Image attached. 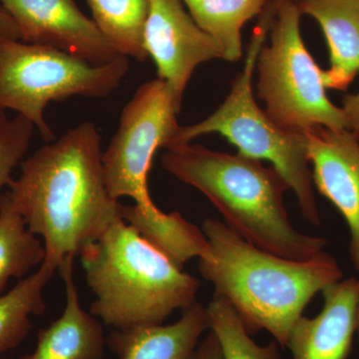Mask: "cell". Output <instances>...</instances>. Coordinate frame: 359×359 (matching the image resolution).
<instances>
[{"label":"cell","mask_w":359,"mask_h":359,"mask_svg":"<svg viewBox=\"0 0 359 359\" xmlns=\"http://www.w3.org/2000/svg\"><path fill=\"white\" fill-rule=\"evenodd\" d=\"M273 13V1H269L252 30L244 67L233 81L226 100L203 121L181 126L173 148L189 144L203 135H222L238 149L240 154L271 162V167L282 175L294 192L302 217L309 224L320 226V212L314 197L304 135L285 129L273 121L257 105L252 94V75L257 56L269 36Z\"/></svg>","instance_id":"5"},{"label":"cell","mask_w":359,"mask_h":359,"mask_svg":"<svg viewBox=\"0 0 359 359\" xmlns=\"http://www.w3.org/2000/svg\"><path fill=\"white\" fill-rule=\"evenodd\" d=\"M45 259L43 242L32 233L8 192L0 196V294L9 280H22Z\"/></svg>","instance_id":"18"},{"label":"cell","mask_w":359,"mask_h":359,"mask_svg":"<svg viewBox=\"0 0 359 359\" xmlns=\"http://www.w3.org/2000/svg\"><path fill=\"white\" fill-rule=\"evenodd\" d=\"M102 152L95 125L81 123L23 160L8 184L14 207L43 242V263L56 271L122 218V204L106 186Z\"/></svg>","instance_id":"1"},{"label":"cell","mask_w":359,"mask_h":359,"mask_svg":"<svg viewBox=\"0 0 359 359\" xmlns=\"http://www.w3.org/2000/svg\"><path fill=\"white\" fill-rule=\"evenodd\" d=\"M121 216L142 238L180 269H183L190 259H203L209 255L205 233L178 212L167 214L159 208L143 211L135 204L122 205Z\"/></svg>","instance_id":"16"},{"label":"cell","mask_w":359,"mask_h":359,"mask_svg":"<svg viewBox=\"0 0 359 359\" xmlns=\"http://www.w3.org/2000/svg\"><path fill=\"white\" fill-rule=\"evenodd\" d=\"M55 273V269L43 263L0 294V354L20 346L32 330V316L44 313V289Z\"/></svg>","instance_id":"19"},{"label":"cell","mask_w":359,"mask_h":359,"mask_svg":"<svg viewBox=\"0 0 359 359\" xmlns=\"http://www.w3.org/2000/svg\"><path fill=\"white\" fill-rule=\"evenodd\" d=\"M202 231L210 252L199 259L201 276L230 302L250 334L266 330L282 347L309 302L342 280L339 263L325 250L294 261L250 244L219 219H205Z\"/></svg>","instance_id":"2"},{"label":"cell","mask_w":359,"mask_h":359,"mask_svg":"<svg viewBox=\"0 0 359 359\" xmlns=\"http://www.w3.org/2000/svg\"><path fill=\"white\" fill-rule=\"evenodd\" d=\"M193 359H223L218 339L211 330L201 339Z\"/></svg>","instance_id":"24"},{"label":"cell","mask_w":359,"mask_h":359,"mask_svg":"<svg viewBox=\"0 0 359 359\" xmlns=\"http://www.w3.org/2000/svg\"><path fill=\"white\" fill-rule=\"evenodd\" d=\"M302 14L320 26L330 68L323 70L325 88L346 90L359 73V0H301Z\"/></svg>","instance_id":"15"},{"label":"cell","mask_w":359,"mask_h":359,"mask_svg":"<svg viewBox=\"0 0 359 359\" xmlns=\"http://www.w3.org/2000/svg\"><path fill=\"white\" fill-rule=\"evenodd\" d=\"M302 135L314 186L348 224L351 261L359 271V140L348 129L323 126Z\"/></svg>","instance_id":"11"},{"label":"cell","mask_w":359,"mask_h":359,"mask_svg":"<svg viewBox=\"0 0 359 359\" xmlns=\"http://www.w3.org/2000/svg\"><path fill=\"white\" fill-rule=\"evenodd\" d=\"M342 103L341 109L346 116L347 129L353 132L359 140V91L344 97Z\"/></svg>","instance_id":"23"},{"label":"cell","mask_w":359,"mask_h":359,"mask_svg":"<svg viewBox=\"0 0 359 359\" xmlns=\"http://www.w3.org/2000/svg\"><path fill=\"white\" fill-rule=\"evenodd\" d=\"M195 22L216 40L224 60L236 62L243 55L242 29L261 15L269 0H182Z\"/></svg>","instance_id":"17"},{"label":"cell","mask_w":359,"mask_h":359,"mask_svg":"<svg viewBox=\"0 0 359 359\" xmlns=\"http://www.w3.org/2000/svg\"><path fill=\"white\" fill-rule=\"evenodd\" d=\"M205 308L209 330L218 339L223 359H282L280 344L275 339L266 346L254 341L235 309L224 297L214 294Z\"/></svg>","instance_id":"21"},{"label":"cell","mask_w":359,"mask_h":359,"mask_svg":"<svg viewBox=\"0 0 359 359\" xmlns=\"http://www.w3.org/2000/svg\"><path fill=\"white\" fill-rule=\"evenodd\" d=\"M73 266L68 257L58 269L65 287L63 313L40 330L34 351L20 359H105L107 339L98 318L80 304Z\"/></svg>","instance_id":"13"},{"label":"cell","mask_w":359,"mask_h":359,"mask_svg":"<svg viewBox=\"0 0 359 359\" xmlns=\"http://www.w3.org/2000/svg\"><path fill=\"white\" fill-rule=\"evenodd\" d=\"M144 46L157 66L159 79L180 102L196 68L224 57L221 45L200 28L182 0H151Z\"/></svg>","instance_id":"9"},{"label":"cell","mask_w":359,"mask_h":359,"mask_svg":"<svg viewBox=\"0 0 359 359\" xmlns=\"http://www.w3.org/2000/svg\"><path fill=\"white\" fill-rule=\"evenodd\" d=\"M166 151L163 169L204 194L224 223L250 244L294 261L313 259L328 245L327 238L294 228L283 204L290 187L275 168L240 153L226 154L196 144Z\"/></svg>","instance_id":"3"},{"label":"cell","mask_w":359,"mask_h":359,"mask_svg":"<svg viewBox=\"0 0 359 359\" xmlns=\"http://www.w3.org/2000/svg\"><path fill=\"white\" fill-rule=\"evenodd\" d=\"M356 334H358L359 340V294L358 302V311H356Z\"/></svg>","instance_id":"26"},{"label":"cell","mask_w":359,"mask_h":359,"mask_svg":"<svg viewBox=\"0 0 359 359\" xmlns=\"http://www.w3.org/2000/svg\"><path fill=\"white\" fill-rule=\"evenodd\" d=\"M128 71L125 56L94 65L51 47L0 35V110L15 111L49 143L54 134L44 117L48 104L76 96L105 98Z\"/></svg>","instance_id":"6"},{"label":"cell","mask_w":359,"mask_h":359,"mask_svg":"<svg viewBox=\"0 0 359 359\" xmlns=\"http://www.w3.org/2000/svg\"><path fill=\"white\" fill-rule=\"evenodd\" d=\"M0 35L8 39L20 40L18 26L1 4H0Z\"/></svg>","instance_id":"25"},{"label":"cell","mask_w":359,"mask_h":359,"mask_svg":"<svg viewBox=\"0 0 359 359\" xmlns=\"http://www.w3.org/2000/svg\"><path fill=\"white\" fill-rule=\"evenodd\" d=\"M181 107L182 102L159 78L137 89L102 152L104 178L111 197L131 198L143 211L157 208L149 193V171L157 150L174 147L181 128L177 120Z\"/></svg>","instance_id":"8"},{"label":"cell","mask_w":359,"mask_h":359,"mask_svg":"<svg viewBox=\"0 0 359 359\" xmlns=\"http://www.w3.org/2000/svg\"><path fill=\"white\" fill-rule=\"evenodd\" d=\"M95 295L90 313L114 330L161 325L196 302L200 282L172 263L124 219L80 254Z\"/></svg>","instance_id":"4"},{"label":"cell","mask_w":359,"mask_h":359,"mask_svg":"<svg viewBox=\"0 0 359 359\" xmlns=\"http://www.w3.org/2000/svg\"><path fill=\"white\" fill-rule=\"evenodd\" d=\"M21 41L43 45L103 65L121 57L73 0H0Z\"/></svg>","instance_id":"10"},{"label":"cell","mask_w":359,"mask_h":359,"mask_svg":"<svg viewBox=\"0 0 359 359\" xmlns=\"http://www.w3.org/2000/svg\"><path fill=\"white\" fill-rule=\"evenodd\" d=\"M104 36L125 57L144 62L148 57L144 46V29L151 0H86Z\"/></svg>","instance_id":"20"},{"label":"cell","mask_w":359,"mask_h":359,"mask_svg":"<svg viewBox=\"0 0 359 359\" xmlns=\"http://www.w3.org/2000/svg\"><path fill=\"white\" fill-rule=\"evenodd\" d=\"M34 128L22 116L11 118L0 110V192L8 186L14 169L25 160Z\"/></svg>","instance_id":"22"},{"label":"cell","mask_w":359,"mask_h":359,"mask_svg":"<svg viewBox=\"0 0 359 359\" xmlns=\"http://www.w3.org/2000/svg\"><path fill=\"white\" fill-rule=\"evenodd\" d=\"M325 304L314 318L302 316L285 346L292 359H347L356 334L359 280H340L323 290Z\"/></svg>","instance_id":"12"},{"label":"cell","mask_w":359,"mask_h":359,"mask_svg":"<svg viewBox=\"0 0 359 359\" xmlns=\"http://www.w3.org/2000/svg\"><path fill=\"white\" fill-rule=\"evenodd\" d=\"M271 43L257 56V92L269 117L283 128L304 134L316 126L347 129L341 108L328 99L323 70L301 34V11L294 0H273Z\"/></svg>","instance_id":"7"},{"label":"cell","mask_w":359,"mask_h":359,"mask_svg":"<svg viewBox=\"0 0 359 359\" xmlns=\"http://www.w3.org/2000/svg\"><path fill=\"white\" fill-rule=\"evenodd\" d=\"M294 1H301V0H294Z\"/></svg>","instance_id":"27"},{"label":"cell","mask_w":359,"mask_h":359,"mask_svg":"<svg viewBox=\"0 0 359 359\" xmlns=\"http://www.w3.org/2000/svg\"><path fill=\"white\" fill-rule=\"evenodd\" d=\"M171 325L114 330L107 346L118 359H193L201 337L209 330L207 308L194 302Z\"/></svg>","instance_id":"14"}]
</instances>
